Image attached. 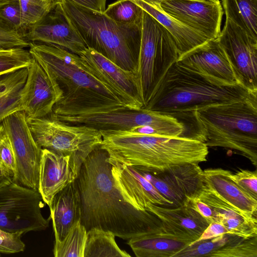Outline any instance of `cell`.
I'll return each mask as SVG.
<instances>
[{
  "mask_svg": "<svg viewBox=\"0 0 257 257\" xmlns=\"http://www.w3.org/2000/svg\"><path fill=\"white\" fill-rule=\"evenodd\" d=\"M153 6L160 7V4L163 0H143Z\"/></svg>",
  "mask_w": 257,
  "mask_h": 257,
  "instance_id": "cell-44",
  "label": "cell"
},
{
  "mask_svg": "<svg viewBox=\"0 0 257 257\" xmlns=\"http://www.w3.org/2000/svg\"><path fill=\"white\" fill-rule=\"evenodd\" d=\"M22 235L0 228V253L11 254L24 251L25 244L21 239Z\"/></svg>",
  "mask_w": 257,
  "mask_h": 257,
  "instance_id": "cell-38",
  "label": "cell"
},
{
  "mask_svg": "<svg viewBox=\"0 0 257 257\" xmlns=\"http://www.w3.org/2000/svg\"><path fill=\"white\" fill-rule=\"evenodd\" d=\"M29 51L59 83L63 98L56 115H87L128 109L121 98L84 66L80 56L60 46L29 42Z\"/></svg>",
  "mask_w": 257,
  "mask_h": 257,
  "instance_id": "cell-2",
  "label": "cell"
},
{
  "mask_svg": "<svg viewBox=\"0 0 257 257\" xmlns=\"http://www.w3.org/2000/svg\"><path fill=\"white\" fill-rule=\"evenodd\" d=\"M231 178L243 189L257 199V173L256 171L240 170L232 173Z\"/></svg>",
  "mask_w": 257,
  "mask_h": 257,
  "instance_id": "cell-39",
  "label": "cell"
},
{
  "mask_svg": "<svg viewBox=\"0 0 257 257\" xmlns=\"http://www.w3.org/2000/svg\"><path fill=\"white\" fill-rule=\"evenodd\" d=\"M257 95L241 84L229 85L190 70L176 62L169 69L144 109L177 118L211 105Z\"/></svg>",
  "mask_w": 257,
  "mask_h": 257,
  "instance_id": "cell-4",
  "label": "cell"
},
{
  "mask_svg": "<svg viewBox=\"0 0 257 257\" xmlns=\"http://www.w3.org/2000/svg\"><path fill=\"white\" fill-rule=\"evenodd\" d=\"M78 172L70 156L42 149L38 190L44 202L50 207L54 196L75 181Z\"/></svg>",
  "mask_w": 257,
  "mask_h": 257,
  "instance_id": "cell-19",
  "label": "cell"
},
{
  "mask_svg": "<svg viewBox=\"0 0 257 257\" xmlns=\"http://www.w3.org/2000/svg\"><path fill=\"white\" fill-rule=\"evenodd\" d=\"M12 182L13 179L8 172L5 170L0 169V188Z\"/></svg>",
  "mask_w": 257,
  "mask_h": 257,
  "instance_id": "cell-43",
  "label": "cell"
},
{
  "mask_svg": "<svg viewBox=\"0 0 257 257\" xmlns=\"http://www.w3.org/2000/svg\"><path fill=\"white\" fill-rule=\"evenodd\" d=\"M130 1L141 7L167 29L174 40L179 57L209 40L200 33L165 13L160 7L151 6L143 0Z\"/></svg>",
  "mask_w": 257,
  "mask_h": 257,
  "instance_id": "cell-26",
  "label": "cell"
},
{
  "mask_svg": "<svg viewBox=\"0 0 257 257\" xmlns=\"http://www.w3.org/2000/svg\"><path fill=\"white\" fill-rule=\"evenodd\" d=\"M28 42L52 44L79 55L87 45L76 30L56 8L23 35Z\"/></svg>",
  "mask_w": 257,
  "mask_h": 257,
  "instance_id": "cell-18",
  "label": "cell"
},
{
  "mask_svg": "<svg viewBox=\"0 0 257 257\" xmlns=\"http://www.w3.org/2000/svg\"><path fill=\"white\" fill-rule=\"evenodd\" d=\"M14 152L17 174L13 182L38 190L41 148L35 142L23 110L11 113L2 122Z\"/></svg>",
  "mask_w": 257,
  "mask_h": 257,
  "instance_id": "cell-11",
  "label": "cell"
},
{
  "mask_svg": "<svg viewBox=\"0 0 257 257\" xmlns=\"http://www.w3.org/2000/svg\"><path fill=\"white\" fill-rule=\"evenodd\" d=\"M176 62L190 70L224 83L242 85L217 38L208 40L183 54Z\"/></svg>",
  "mask_w": 257,
  "mask_h": 257,
  "instance_id": "cell-16",
  "label": "cell"
},
{
  "mask_svg": "<svg viewBox=\"0 0 257 257\" xmlns=\"http://www.w3.org/2000/svg\"><path fill=\"white\" fill-rule=\"evenodd\" d=\"M4 49H5L0 46V51Z\"/></svg>",
  "mask_w": 257,
  "mask_h": 257,
  "instance_id": "cell-46",
  "label": "cell"
},
{
  "mask_svg": "<svg viewBox=\"0 0 257 257\" xmlns=\"http://www.w3.org/2000/svg\"><path fill=\"white\" fill-rule=\"evenodd\" d=\"M114 182L123 198L137 209L146 211L149 203L173 206L152 184L136 168L108 159Z\"/></svg>",
  "mask_w": 257,
  "mask_h": 257,
  "instance_id": "cell-17",
  "label": "cell"
},
{
  "mask_svg": "<svg viewBox=\"0 0 257 257\" xmlns=\"http://www.w3.org/2000/svg\"><path fill=\"white\" fill-rule=\"evenodd\" d=\"M0 255H1V254H0Z\"/></svg>",
  "mask_w": 257,
  "mask_h": 257,
  "instance_id": "cell-48",
  "label": "cell"
},
{
  "mask_svg": "<svg viewBox=\"0 0 257 257\" xmlns=\"http://www.w3.org/2000/svg\"><path fill=\"white\" fill-rule=\"evenodd\" d=\"M143 12L130 0H117L108 6L103 14L119 24L141 26Z\"/></svg>",
  "mask_w": 257,
  "mask_h": 257,
  "instance_id": "cell-33",
  "label": "cell"
},
{
  "mask_svg": "<svg viewBox=\"0 0 257 257\" xmlns=\"http://www.w3.org/2000/svg\"><path fill=\"white\" fill-rule=\"evenodd\" d=\"M56 8L76 30L87 47L123 69L137 73L141 26L118 24L105 15L60 0Z\"/></svg>",
  "mask_w": 257,
  "mask_h": 257,
  "instance_id": "cell-6",
  "label": "cell"
},
{
  "mask_svg": "<svg viewBox=\"0 0 257 257\" xmlns=\"http://www.w3.org/2000/svg\"><path fill=\"white\" fill-rule=\"evenodd\" d=\"M27 76L28 68L0 76V124L11 113L22 110L21 94Z\"/></svg>",
  "mask_w": 257,
  "mask_h": 257,
  "instance_id": "cell-28",
  "label": "cell"
},
{
  "mask_svg": "<svg viewBox=\"0 0 257 257\" xmlns=\"http://www.w3.org/2000/svg\"><path fill=\"white\" fill-rule=\"evenodd\" d=\"M25 48L5 49L0 51V76L23 68H28L33 61Z\"/></svg>",
  "mask_w": 257,
  "mask_h": 257,
  "instance_id": "cell-34",
  "label": "cell"
},
{
  "mask_svg": "<svg viewBox=\"0 0 257 257\" xmlns=\"http://www.w3.org/2000/svg\"><path fill=\"white\" fill-rule=\"evenodd\" d=\"M196 197L211 208L214 221L224 226L229 234L244 239L257 237L256 218L245 216L204 184Z\"/></svg>",
  "mask_w": 257,
  "mask_h": 257,
  "instance_id": "cell-22",
  "label": "cell"
},
{
  "mask_svg": "<svg viewBox=\"0 0 257 257\" xmlns=\"http://www.w3.org/2000/svg\"><path fill=\"white\" fill-rule=\"evenodd\" d=\"M195 1H202V0H195Z\"/></svg>",
  "mask_w": 257,
  "mask_h": 257,
  "instance_id": "cell-47",
  "label": "cell"
},
{
  "mask_svg": "<svg viewBox=\"0 0 257 257\" xmlns=\"http://www.w3.org/2000/svg\"><path fill=\"white\" fill-rule=\"evenodd\" d=\"M162 223V225L154 231L128 239L127 243L136 256L174 257L195 241L176 234Z\"/></svg>",
  "mask_w": 257,
  "mask_h": 257,
  "instance_id": "cell-20",
  "label": "cell"
},
{
  "mask_svg": "<svg viewBox=\"0 0 257 257\" xmlns=\"http://www.w3.org/2000/svg\"><path fill=\"white\" fill-rule=\"evenodd\" d=\"M202 252L205 256L256 257V237L249 239L230 234L202 240Z\"/></svg>",
  "mask_w": 257,
  "mask_h": 257,
  "instance_id": "cell-27",
  "label": "cell"
},
{
  "mask_svg": "<svg viewBox=\"0 0 257 257\" xmlns=\"http://www.w3.org/2000/svg\"><path fill=\"white\" fill-rule=\"evenodd\" d=\"M27 123L38 145L57 154L69 156L76 168L101 145L100 131L82 124H71L57 119L53 114L40 118L27 116Z\"/></svg>",
  "mask_w": 257,
  "mask_h": 257,
  "instance_id": "cell-8",
  "label": "cell"
},
{
  "mask_svg": "<svg viewBox=\"0 0 257 257\" xmlns=\"http://www.w3.org/2000/svg\"><path fill=\"white\" fill-rule=\"evenodd\" d=\"M55 242L61 241L81 218L80 195L76 181L69 184L54 197L50 207Z\"/></svg>",
  "mask_w": 257,
  "mask_h": 257,
  "instance_id": "cell-25",
  "label": "cell"
},
{
  "mask_svg": "<svg viewBox=\"0 0 257 257\" xmlns=\"http://www.w3.org/2000/svg\"><path fill=\"white\" fill-rule=\"evenodd\" d=\"M148 211L159 218L177 234L196 240L209 223L186 201L178 206H167L149 203Z\"/></svg>",
  "mask_w": 257,
  "mask_h": 257,
  "instance_id": "cell-23",
  "label": "cell"
},
{
  "mask_svg": "<svg viewBox=\"0 0 257 257\" xmlns=\"http://www.w3.org/2000/svg\"><path fill=\"white\" fill-rule=\"evenodd\" d=\"M202 172L198 164H186L152 174L166 183L173 197V206H178L198 195L204 184Z\"/></svg>",
  "mask_w": 257,
  "mask_h": 257,
  "instance_id": "cell-24",
  "label": "cell"
},
{
  "mask_svg": "<svg viewBox=\"0 0 257 257\" xmlns=\"http://www.w3.org/2000/svg\"><path fill=\"white\" fill-rule=\"evenodd\" d=\"M43 200L38 190L16 182L0 188V228L25 234L45 230L49 219L42 213Z\"/></svg>",
  "mask_w": 257,
  "mask_h": 257,
  "instance_id": "cell-9",
  "label": "cell"
},
{
  "mask_svg": "<svg viewBox=\"0 0 257 257\" xmlns=\"http://www.w3.org/2000/svg\"><path fill=\"white\" fill-rule=\"evenodd\" d=\"M115 236L111 231L98 228L88 230L84 257H130L119 248Z\"/></svg>",
  "mask_w": 257,
  "mask_h": 257,
  "instance_id": "cell-30",
  "label": "cell"
},
{
  "mask_svg": "<svg viewBox=\"0 0 257 257\" xmlns=\"http://www.w3.org/2000/svg\"><path fill=\"white\" fill-rule=\"evenodd\" d=\"M9 1V0H0V3L3 2H5V1Z\"/></svg>",
  "mask_w": 257,
  "mask_h": 257,
  "instance_id": "cell-45",
  "label": "cell"
},
{
  "mask_svg": "<svg viewBox=\"0 0 257 257\" xmlns=\"http://www.w3.org/2000/svg\"><path fill=\"white\" fill-rule=\"evenodd\" d=\"M160 6L165 13L209 40L220 33L223 11L219 0H163Z\"/></svg>",
  "mask_w": 257,
  "mask_h": 257,
  "instance_id": "cell-14",
  "label": "cell"
},
{
  "mask_svg": "<svg viewBox=\"0 0 257 257\" xmlns=\"http://www.w3.org/2000/svg\"><path fill=\"white\" fill-rule=\"evenodd\" d=\"M0 19L11 29L20 33L21 12L19 0L0 3Z\"/></svg>",
  "mask_w": 257,
  "mask_h": 257,
  "instance_id": "cell-36",
  "label": "cell"
},
{
  "mask_svg": "<svg viewBox=\"0 0 257 257\" xmlns=\"http://www.w3.org/2000/svg\"><path fill=\"white\" fill-rule=\"evenodd\" d=\"M226 19L257 39V0H222Z\"/></svg>",
  "mask_w": 257,
  "mask_h": 257,
  "instance_id": "cell-29",
  "label": "cell"
},
{
  "mask_svg": "<svg viewBox=\"0 0 257 257\" xmlns=\"http://www.w3.org/2000/svg\"><path fill=\"white\" fill-rule=\"evenodd\" d=\"M187 203L210 224L214 221L213 212L211 208L205 202L194 197L187 199Z\"/></svg>",
  "mask_w": 257,
  "mask_h": 257,
  "instance_id": "cell-40",
  "label": "cell"
},
{
  "mask_svg": "<svg viewBox=\"0 0 257 257\" xmlns=\"http://www.w3.org/2000/svg\"><path fill=\"white\" fill-rule=\"evenodd\" d=\"M232 172L221 168L203 170L204 184L246 217L256 218L257 199L237 184Z\"/></svg>",
  "mask_w": 257,
  "mask_h": 257,
  "instance_id": "cell-21",
  "label": "cell"
},
{
  "mask_svg": "<svg viewBox=\"0 0 257 257\" xmlns=\"http://www.w3.org/2000/svg\"><path fill=\"white\" fill-rule=\"evenodd\" d=\"M78 55L84 66L111 88L128 109L139 110L144 107L142 87L136 72L123 69L90 47Z\"/></svg>",
  "mask_w": 257,
  "mask_h": 257,
  "instance_id": "cell-12",
  "label": "cell"
},
{
  "mask_svg": "<svg viewBox=\"0 0 257 257\" xmlns=\"http://www.w3.org/2000/svg\"><path fill=\"white\" fill-rule=\"evenodd\" d=\"M101 147L109 158L144 172L156 173L186 164L205 162L208 147L189 136L169 137L127 131H100Z\"/></svg>",
  "mask_w": 257,
  "mask_h": 257,
  "instance_id": "cell-3",
  "label": "cell"
},
{
  "mask_svg": "<svg viewBox=\"0 0 257 257\" xmlns=\"http://www.w3.org/2000/svg\"><path fill=\"white\" fill-rule=\"evenodd\" d=\"M178 58V51L170 32L144 11L137 75L142 87L144 107Z\"/></svg>",
  "mask_w": 257,
  "mask_h": 257,
  "instance_id": "cell-7",
  "label": "cell"
},
{
  "mask_svg": "<svg viewBox=\"0 0 257 257\" xmlns=\"http://www.w3.org/2000/svg\"><path fill=\"white\" fill-rule=\"evenodd\" d=\"M63 97L57 81L33 58L21 94L22 110L27 116L35 118L50 114Z\"/></svg>",
  "mask_w": 257,
  "mask_h": 257,
  "instance_id": "cell-15",
  "label": "cell"
},
{
  "mask_svg": "<svg viewBox=\"0 0 257 257\" xmlns=\"http://www.w3.org/2000/svg\"><path fill=\"white\" fill-rule=\"evenodd\" d=\"M87 230L80 220L76 222L60 242L54 243L55 257H84Z\"/></svg>",
  "mask_w": 257,
  "mask_h": 257,
  "instance_id": "cell-31",
  "label": "cell"
},
{
  "mask_svg": "<svg viewBox=\"0 0 257 257\" xmlns=\"http://www.w3.org/2000/svg\"><path fill=\"white\" fill-rule=\"evenodd\" d=\"M108 154L100 146L84 160L75 180L81 203V224L87 231L96 228L128 240L162 225L153 214L137 209L124 199L116 185Z\"/></svg>",
  "mask_w": 257,
  "mask_h": 257,
  "instance_id": "cell-1",
  "label": "cell"
},
{
  "mask_svg": "<svg viewBox=\"0 0 257 257\" xmlns=\"http://www.w3.org/2000/svg\"><path fill=\"white\" fill-rule=\"evenodd\" d=\"M54 115L68 124L85 125L99 131H125L137 126L153 125L167 130L176 137H179L183 135L185 130L184 123L178 118L144 108L87 115Z\"/></svg>",
  "mask_w": 257,
  "mask_h": 257,
  "instance_id": "cell-10",
  "label": "cell"
},
{
  "mask_svg": "<svg viewBox=\"0 0 257 257\" xmlns=\"http://www.w3.org/2000/svg\"><path fill=\"white\" fill-rule=\"evenodd\" d=\"M194 130L190 137L208 147L235 150L257 165V95L216 104L192 112Z\"/></svg>",
  "mask_w": 257,
  "mask_h": 257,
  "instance_id": "cell-5",
  "label": "cell"
},
{
  "mask_svg": "<svg viewBox=\"0 0 257 257\" xmlns=\"http://www.w3.org/2000/svg\"><path fill=\"white\" fill-rule=\"evenodd\" d=\"M75 4L98 13H103L106 9L107 0H69Z\"/></svg>",
  "mask_w": 257,
  "mask_h": 257,
  "instance_id": "cell-42",
  "label": "cell"
},
{
  "mask_svg": "<svg viewBox=\"0 0 257 257\" xmlns=\"http://www.w3.org/2000/svg\"><path fill=\"white\" fill-rule=\"evenodd\" d=\"M21 23L20 33L23 35L32 26L54 10L60 0H19Z\"/></svg>",
  "mask_w": 257,
  "mask_h": 257,
  "instance_id": "cell-32",
  "label": "cell"
},
{
  "mask_svg": "<svg viewBox=\"0 0 257 257\" xmlns=\"http://www.w3.org/2000/svg\"><path fill=\"white\" fill-rule=\"evenodd\" d=\"M0 163L13 181L17 174L16 161L11 142L2 123L0 124Z\"/></svg>",
  "mask_w": 257,
  "mask_h": 257,
  "instance_id": "cell-35",
  "label": "cell"
},
{
  "mask_svg": "<svg viewBox=\"0 0 257 257\" xmlns=\"http://www.w3.org/2000/svg\"><path fill=\"white\" fill-rule=\"evenodd\" d=\"M223 234H229L226 228L220 223L216 221L212 222L208 225L200 236L189 245L196 242L210 239Z\"/></svg>",
  "mask_w": 257,
  "mask_h": 257,
  "instance_id": "cell-41",
  "label": "cell"
},
{
  "mask_svg": "<svg viewBox=\"0 0 257 257\" xmlns=\"http://www.w3.org/2000/svg\"><path fill=\"white\" fill-rule=\"evenodd\" d=\"M0 46L4 49L29 47V42L19 32L11 29L0 19Z\"/></svg>",
  "mask_w": 257,
  "mask_h": 257,
  "instance_id": "cell-37",
  "label": "cell"
},
{
  "mask_svg": "<svg viewBox=\"0 0 257 257\" xmlns=\"http://www.w3.org/2000/svg\"><path fill=\"white\" fill-rule=\"evenodd\" d=\"M217 39L239 82L257 92V39L228 19Z\"/></svg>",
  "mask_w": 257,
  "mask_h": 257,
  "instance_id": "cell-13",
  "label": "cell"
}]
</instances>
